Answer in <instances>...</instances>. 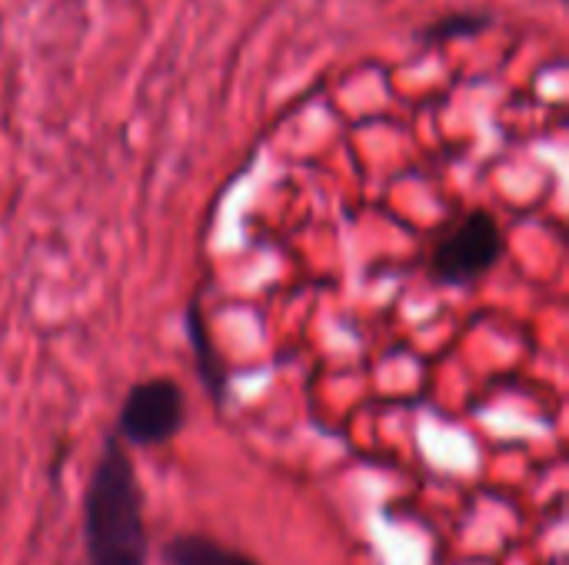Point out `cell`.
<instances>
[{"label":"cell","instance_id":"obj_1","mask_svg":"<svg viewBox=\"0 0 569 565\" xmlns=\"http://www.w3.org/2000/svg\"><path fill=\"white\" fill-rule=\"evenodd\" d=\"M143 493L123 440L107 436L83 493L87 565H147Z\"/></svg>","mask_w":569,"mask_h":565},{"label":"cell","instance_id":"obj_2","mask_svg":"<svg viewBox=\"0 0 569 565\" xmlns=\"http://www.w3.org/2000/svg\"><path fill=\"white\" fill-rule=\"evenodd\" d=\"M507 253V236L490 210H470L460 216L430 253V276L440 286H470L493 273Z\"/></svg>","mask_w":569,"mask_h":565},{"label":"cell","instance_id":"obj_3","mask_svg":"<svg viewBox=\"0 0 569 565\" xmlns=\"http://www.w3.org/2000/svg\"><path fill=\"white\" fill-rule=\"evenodd\" d=\"M187 423V393L170 376L133 383L117 413V436L130 446H163L180 436Z\"/></svg>","mask_w":569,"mask_h":565},{"label":"cell","instance_id":"obj_4","mask_svg":"<svg viewBox=\"0 0 569 565\" xmlns=\"http://www.w3.org/2000/svg\"><path fill=\"white\" fill-rule=\"evenodd\" d=\"M183 330H187V340H190V350H193V363H197V376H200L203 390L210 393V400L217 406H223L227 403L230 376H227V366H223V360H220V353H217V346L210 340L200 296H190L187 313H183Z\"/></svg>","mask_w":569,"mask_h":565},{"label":"cell","instance_id":"obj_5","mask_svg":"<svg viewBox=\"0 0 569 565\" xmlns=\"http://www.w3.org/2000/svg\"><path fill=\"white\" fill-rule=\"evenodd\" d=\"M163 563L167 565H260L257 559L217 543V539H207V536H177L163 546Z\"/></svg>","mask_w":569,"mask_h":565},{"label":"cell","instance_id":"obj_6","mask_svg":"<svg viewBox=\"0 0 569 565\" xmlns=\"http://www.w3.org/2000/svg\"><path fill=\"white\" fill-rule=\"evenodd\" d=\"M493 27V17L490 13H480V10H460V13H447L433 23H427L420 30V40L423 43H447V40H463V37H480Z\"/></svg>","mask_w":569,"mask_h":565}]
</instances>
